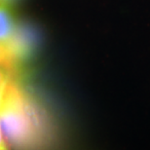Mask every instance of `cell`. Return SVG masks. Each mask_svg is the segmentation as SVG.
<instances>
[{
    "label": "cell",
    "instance_id": "cell-1",
    "mask_svg": "<svg viewBox=\"0 0 150 150\" xmlns=\"http://www.w3.org/2000/svg\"><path fill=\"white\" fill-rule=\"evenodd\" d=\"M0 127L6 142L13 146L30 145L41 131L31 101L12 81H7L0 92Z\"/></svg>",
    "mask_w": 150,
    "mask_h": 150
},
{
    "label": "cell",
    "instance_id": "cell-2",
    "mask_svg": "<svg viewBox=\"0 0 150 150\" xmlns=\"http://www.w3.org/2000/svg\"><path fill=\"white\" fill-rule=\"evenodd\" d=\"M16 40V25L13 17L8 10L7 4L0 3V42L15 50Z\"/></svg>",
    "mask_w": 150,
    "mask_h": 150
},
{
    "label": "cell",
    "instance_id": "cell-3",
    "mask_svg": "<svg viewBox=\"0 0 150 150\" xmlns=\"http://www.w3.org/2000/svg\"><path fill=\"white\" fill-rule=\"evenodd\" d=\"M16 58V51L0 42V65H10Z\"/></svg>",
    "mask_w": 150,
    "mask_h": 150
},
{
    "label": "cell",
    "instance_id": "cell-4",
    "mask_svg": "<svg viewBox=\"0 0 150 150\" xmlns=\"http://www.w3.org/2000/svg\"><path fill=\"white\" fill-rule=\"evenodd\" d=\"M10 65H0V92L9 78Z\"/></svg>",
    "mask_w": 150,
    "mask_h": 150
},
{
    "label": "cell",
    "instance_id": "cell-5",
    "mask_svg": "<svg viewBox=\"0 0 150 150\" xmlns=\"http://www.w3.org/2000/svg\"><path fill=\"white\" fill-rule=\"evenodd\" d=\"M8 148V143L6 142V140L4 139V136H3L1 127H0V150H4Z\"/></svg>",
    "mask_w": 150,
    "mask_h": 150
},
{
    "label": "cell",
    "instance_id": "cell-6",
    "mask_svg": "<svg viewBox=\"0 0 150 150\" xmlns=\"http://www.w3.org/2000/svg\"><path fill=\"white\" fill-rule=\"evenodd\" d=\"M12 1H15V0H0V3H4V4H8Z\"/></svg>",
    "mask_w": 150,
    "mask_h": 150
}]
</instances>
